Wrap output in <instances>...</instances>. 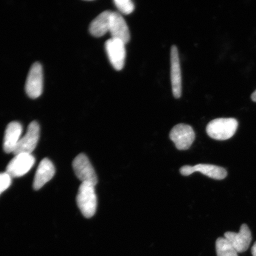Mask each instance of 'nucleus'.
I'll return each instance as SVG.
<instances>
[{
	"label": "nucleus",
	"mask_w": 256,
	"mask_h": 256,
	"mask_svg": "<svg viewBox=\"0 0 256 256\" xmlns=\"http://www.w3.org/2000/svg\"><path fill=\"white\" fill-rule=\"evenodd\" d=\"M76 200L83 216L87 218H90L94 216L98 206L94 184L88 182H82L80 186Z\"/></svg>",
	"instance_id": "nucleus-1"
},
{
	"label": "nucleus",
	"mask_w": 256,
	"mask_h": 256,
	"mask_svg": "<svg viewBox=\"0 0 256 256\" xmlns=\"http://www.w3.org/2000/svg\"><path fill=\"white\" fill-rule=\"evenodd\" d=\"M238 126V121L234 118H217L208 124L206 132L212 139L226 140L234 135Z\"/></svg>",
	"instance_id": "nucleus-2"
},
{
	"label": "nucleus",
	"mask_w": 256,
	"mask_h": 256,
	"mask_svg": "<svg viewBox=\"0 0 256 256\" xmlns=\"http://www.w3.org/2000/svg\"><path fill=\"white\" fill-rule=\"evenodd\" d=\"M72 168L75 174L82 182H88L96 186L98 182L94 169L84 154H80L72 162Z\"/></svg>",
	"instance_id": "nucleus-3"
},
{
	"label": "nucleus",
	"mask_w": 256,
	"mask_h": 256,
	"mask_svg": "<svg viewBox=\"0 0 256 256\" xmlns=\"http://www.w3.org/2000/svg\"><path fill=\"white\" fill-rule=\"evenodd\" d=\"M34 162L35 158L32 154H18L8 163L6 172L12 178L22 177L30 171Z\"/></svg>",
	"instance_id": "nucleus-4"
},
{
	"label": "nucleus",
	"mask_w": 256,
	"mask_h": 256,
	"mask_svg": "<svg viewBox=\"0 0 256 256\" xmlns=\"http://www.w3.org/2000/svg\"><path fill=\"white\" fill-rule=\"evenodd\" d=\"M170 138L178 150H187L195 140V134L192 126L180 124L172 128Z\"/></svg>",
	"instance_id": "nucleus-5"
},
{
	"label": "nucleus",
	"mask_w": 256,
	"mask_h": 256,
	"mask_svg": "<svg viewBox=\"0 0 256 256\" xmlns=\"http://www.w3.org/2000/svg\"><path fill=\"white\" fill-rule=\"evenodd\" d=\"M105 50L114 68L117 71L122 70L126 59V44L122 41L111 38L106 42Z\"/></svg>",
	"instance_id": "nucleus-6"
},
{
	"label": "nucleus",
	"mask_w": 256,
	"mask_h": 256,
	"mask_svg": "<svg viewBox=\"0 0 256 256\" xmlns=\"http://www.w3.org/2000/svg\"><path fill=\"white\" fill-rule=\"evenodd\" d=\"M26 92L28 97L36 98L42 94V67L39 62H35L32 66L25 86Z\"/></svg>",
	"instance_id": "nucleus-7"
},
{
	"label": "nucleus",
	"mask_w": 256,
	"mask_h": 256,
	"mask_svg": "<svg viewBox=\"0 0 256 256\" xmlns=\"http://www.w3.org/2000/svg\"><path fill=\"white\" fill-rule=\"evenodd\" d=\"M40 126L36 122H32L28 128L26 133L21 138L14 152L15 155L20 153L31 154L36 148L40 139Z\"/></svg>",
	"instance_id": "nucleus-8"
},
{
	"label": "nucleus",
	"mask_w": 256,
	"mask_h": 256,
	"mask_svg": "<svg viewBox=\"0 0 256 256\" xmlns=\"http://www.w3.org/2000/svg\"><path fill=\"white\" fill-rule=\"evenodd\" d=\"M182 175L188 176L195 172H200L210 178L222 180L227 176L226 170L220 166L207 164H199L194 166H184L180 170Z\"/></svg>",
	"instance_id": "nucleus-9"
},
{
	"label": "nucleus",
	"mask_w": 256,
	"mask_h": 256,
	"mask_svg": "<svg viewBox=\"0 0 256 256\" xmlns=\"http://www.w3.org/2000/svg\"><path fill=\"white\" fill-rule=\"evenodd\" d=\"M225 238L238 252L247 250L252 242V233L248 226L244 224L240 227V232H226L224 234Z\"/></svg>",
	"instance_id": "nucleus-10"
},
{
	"label": "nucleus",
	"mask_w": 256,
	"mask_h": 256,
	"mask_svg": "<svg viewBox=\"0 0 256 256\" xmlns=\"http://www.w3.org/2000/svg\"><path fill=\"white\" fill-rule=\"evenodd\" d=\"M110 32L112 39L122 41L126 44L130 41L129 28L126 20L119 12H111Z\"/></svg>",
	"instance_id": "nucleus-11"
},
{
	"label": "nucleus",
	"mask_w": 256,
	"mask_h": 256,
	"mask_svg": "<svg viewBox=\"0 0 256 256\" xmlns=\"http://www.w3.org/2000/svg\"><path fill=\"white\" fill-rule=\"evenodd\" d=\"M171 81L174 97L180 98L182 90L180 64L178 49L174 46L171 49Z\"/></svg>",
	"instance_id": "nucleus-12"
},
{
	"label": "nucleus",
	"mask_w": 256,
	"mask_h": 256,
	"mask_svg": "<svg viewBox=\"0 0 256 256\" xmlns=\"http://www.w3.org/2000/svg\"><path fill=\"white\" fill-rule=\"evenodd\" d=\"M55 172V167L50 160L46 158L42 160L35 174L33 185L34 190H40L52 178Z\"/></svg>",
	"instance_id": "nucleus-13"
},
{
	"label": "nucleus",
	"mask_w": 256,
	"mask_h": 256,
	"mask_svg": "<svg viewBox=\"0 0 256 256\" xmlns=\"http://www.w3.org/2000/svg\"><path fill=\"white\" fill-rule=\"evenodd\" d=\"M22 131L23 128L18 122H12L8 124L3 142V149L6 153H14L21 138Z\"/></svg>",
	"instance_id": "nucleus-14"
},
{
	"label": "nucleus",
	"mask_w": 256,
	"mask_h": 256,
	"mask_svg": "<svg viewBox=\"0 0 256 256\" xmlns=\"http://www.w3.org/2000/svg\"><path fill=\"white\" fill-rule=\"evenodd\" d=\"M111 12L108 10L102 12L92 22L89 30L92 36L100 38L110 32Z\"/></svg>",
	"instance_id": "nucleus-15"
},
{
	"label": "nucleus",
	"mask_w": 256,
	"mask_h": 256,
	"mask_svg": "<svg viewBox=\"0 0 256 256\" xmlns=\"http://www.w3.org/2000/svg\"><path fill=\"white\" fill-rule=\"evenodd\" d=\"M217 256H238V252L225 238H220L216 241Z\"/></svg>",
	"instance_id": "nucleus-16"
},
{
	"label": "nucleus",
	"mask_w": 256,
	"mask_h": 256,
	"mask_svg": "<svg viewBox=\"0 0 256 256\" xmlns=\"http://www.w3.org/2000/svg\"><path fill=\"white\" fill-rule=\"evenodd\" d=\"M114 2L117 8L124 14H132L135 9V5L131 0H114Z\"/></svg>",
	"instance_id": "nucleus-17"
},
{
	"label": "nucleus",
	"mask_w": 256,
	"mask_h": 256,
	"mask_svg": "<svg viewBox=\"0 0 256 256\" xmlns=\"http://www.w3.org/2000/svg\"><path fill=\"white\" fill-rule=\"evenodd\" d=\"M12 184V178L7 172L0 174V194L3 192L7 190L10 186Z\"/></svg>",
	"instance_id": "nucleus-18"
},
{
	"label": "nucleus",
	"mask_w": 256,
	"mask_h": 256,
	"mask_svg": "<svg viewBox=\"0 0 256 256\" xmlns=\"http://www.w3.org/2000/svg\"><path fill=\"white\" fill-rule=\"evenodd\" d=\"M252 256H256V242L252 248Z\"/></svg>",
	"instance_id": "nucleus-19"
},
{
	"label": "nucleus",
	"mask_w": 256,
	"mask_h": 256,
	"mask_svg": "<svg viewBox=\"0 0 256 256\" xmlns=\"http://www.w3.org/2000/svg\"><path fill=\"white\" fill-rule=\"evenodd\" d=\"M251 98L252 101L256 102V90L254 92H252Z\"/></svg>",
	"instance_id": "nucleus-20"
}]
</instances>
